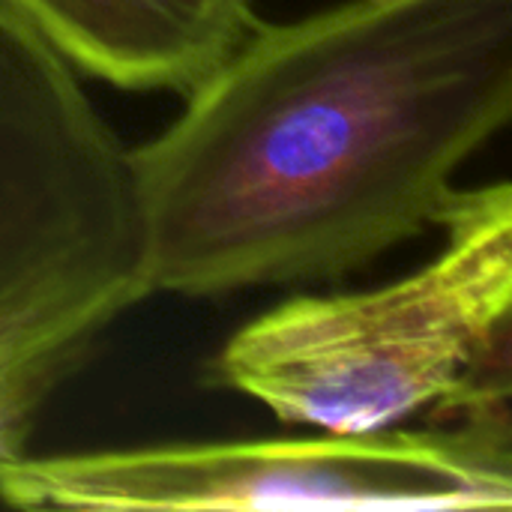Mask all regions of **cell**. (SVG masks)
Instances as JSON below:
<instances>
[{"label": "cell", "mask_w": 512, "mask_h": 512, "mask_svg": "<svg viewBox=\"0 0 512 512\" xmlns=\"http://www.w3.org/2000/svg\"><path fill=\"white\" fill-rule=\"evenodd\" d=\"M129 147L153 294L336 282L438 225L512 117V0L255 24Z\"/></svg>", "instance_id": "obj_1"}, {"label": "cell", "mask_w": 512, "mask_h": 512, "mask_svg": "<svg viewBox=\"0 0 512 512\" xmlns=\"http://www.w3.org/2000/svg\"><path fill=\"white\" fill-rule=\"evenodd\" d=\"M438 228L444 249L405 279L243 324L210 381L315 432H384L432 408L510 423L512 186H459Z\"/></svg>", "instance_id": "obj_2"}, {"label": "cell", "mask_w": 512, "mask_h": 512, "mask_svg": "<svg viewBox=\"0 0 512 512\" xmlns=\"http://www.w3.org/2000/svg\"><path fill=\"white\" fill-rule=\"evenodd\" d=\"M150 294L129 147L81 72L0 3V462Z\"/></svg>", "instance_id": "obj_3"}, {"label": "cell", "mask_w": 512, "mask_h": 512, "mask_svg": "<svg viewBox=\"0 0 512 512\" xmlns=\"http://www.w3.org/2000/svg\"><path fill=\"white\" fill-rule=\"evenodd\" d=\"M15 510L507 512L512 426L153 444L0 462Z\"/></svg>", "instance_id": "obj_4"}, {"label": "cell", "mask_w": 512, "mask_h": 512, "mask_svg": "<svg viewBox=\"0 0 512 512\" xmlns=\"http://www.w3.org/2000/svg\"><path fill=\"white\" fill-rule=\"evenodd\" d=\"M75 72L186 96L258 24L252 0H0Z\"/></svg>", "instance_id": "obj_5"}]
</instances>
